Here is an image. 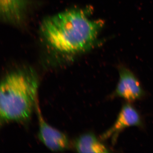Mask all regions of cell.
<instances>
[{
	"instance_id": "obj_6",
	"label": "cell",
	"mask_w": 153,
	"mask_h": 153,
	"mask_svg": "<svg viewBox=\"0 0 153 153\" xmlns=\"http://www.w3.org/2000/svg\"><path fill=\"white\" fill-rule=\"evenodd\" d=\"M29 0H0V16L4 23L16 27L25 24Z\"/></svg>"
},
{
	"instance_id": "obj_5",
	"label": "cell",
	"mask_w": 153,
	"mask_h": 153,
	"mask_svg": "<svg viewBox=\"0 0 153 153\" xmlns=\"http://www.w3.org/2000/svg\"><path fill=\"white\" fill-rule=\"evenodd\" d=\"M36 112L38 116V138L45 146L54 152H62L68 149L69 141L68 137L62 132L49 125L44 119L38 104L36 102Z\"/></svg>"
},
{
	"instance_id": "obj_2",
	"label": "cell",
	"mask_w": 153,
	"mask_h": 153,
	"mask_svg": "<svg viewBox=\"0 0 153 153\" xmlns=\"http://www.w3.org/2000/svg\"><path fill=\"white\" fill-rule=\"evenodd\" d=\"M39 81L31 68L7 73L0 87L1 123L24 122L30 118L38 101Z\"/></svg>"
},
{
	"instance_id": "obj_1",
	"label": "cell",
	"mask_w": 153,
	"mask_h": 153,
	"mask_svg": "<svg viewBox=\"0 0 153 153\" xmlns=\"http://www.w3.org/2000/svg\"><path fill=\"white\" fill-rule=\"evenodd\" d=\"M104 24L102 20L89 19L82 10L71 9L45 19L41 31L47 43L56 51L76 54L92 47Z\"/></svg>"
},
{
	"instance_id": "obj_7",
	"label": "cell",
	"mask_w": 153,
	"mask_h": 153,
	"mask_svg": "<svg viewBox=\"0 0 153 153\" xmlns=\"http://www.w3.org/2000/svg\"><path fill=\"white\" fill-rule=\"evenodd\" d=\"M74 147L77 152H110L108 148L92 133L84 134L76 140Z\"/></svg>"
},
{
	"instance_id": "obj_3",
	"label": "cell",
	"mask_w": 153,
	"mask_h": 153,
	"mask_svg": "<svg viewBox=\"0 0 153 153\" xmlns=\"http://www.w3.org/2000/svg\"><path fill=\"white\" fill-rule=\"evenodd\" d=\"M118 72V81L111 98L119 97L129 102L142 99L146 92L134 73L123 65L119 66Z\"/></svg>"
},
{
	"instance_id": "obj_4",
	"label": "cell",
	"mask_w": 153,
	"mask_h": 153,
	"mask_svg": "<svg viewBox=\"0 0 153 153\" xmlns=\"http://www.w3.org/2000/svg\"><path fill=\"white\" fill-rule=\"evenodd\" d=\"M137 127L143 128L144 122L142 117L137 110L131 103L127 102L122 106L114 123L102 134V140H111L115 143L120 134L126 128Z\"/></svg>"
}]
</instances>
